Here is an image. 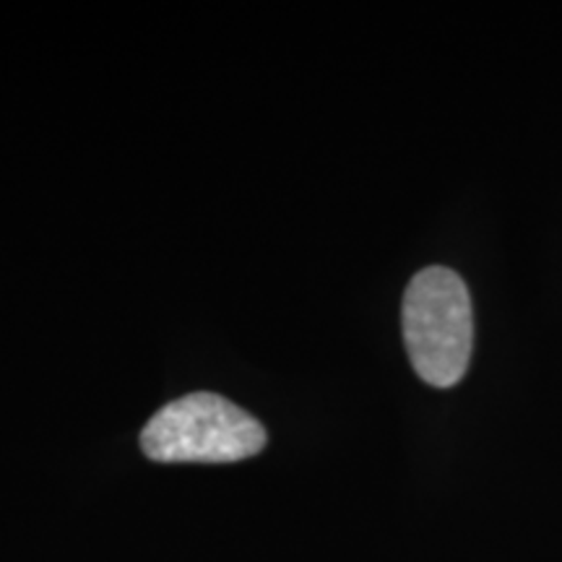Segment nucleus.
<instances>
[{"instance_id": "1", "label": "nucleus", "mask_w": 562, "mask_h": 562, "mask_svg": "<svg viewBox=\"0 0 562 562\" xmlns=\"http://www.w3.org/2000/svg\"><path fill=\"white\" fill-rule=\"evenodd\" d=\"M404 341L417 375L435 389L463 378L474 349L472 297L459 273L430 266L409 281L402 307Z\"/></svg>"}, {"instance_id": "2", "label": "nucleus", "mask_w": 562, "mask_h": 562, "mask_svg": "<svg viewBox=\"0 0 562 562\" xmlns=\"http://www.w3.org/2000/svg\"><path fill=\"white\" fill-rule=\"evenodd\" d=\"M252 414L216 393H188L161 406L140 432V448L161 463H235L266 448Z\"/></svg>"}]
</instances>
